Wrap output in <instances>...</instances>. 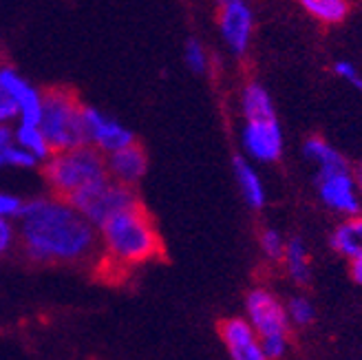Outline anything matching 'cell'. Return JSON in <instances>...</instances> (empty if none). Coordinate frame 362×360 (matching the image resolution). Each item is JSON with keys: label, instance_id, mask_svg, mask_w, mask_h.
<instances>
[{"label": "cell", "instance_id": "6da1fadb", "mask_svg": "<svg viewBox=\"0 0 362 360\" xmlns=\"http://www.w3.org/2000/svg\"><path fill=\"white\" fill-rule=\"evenodd\" d=\"M18 243L33 263L78 265L98 257V228L64 197H35L18 214Z\"/></svg>", "mask_w": 362, "mask_h": 360}, {"label": "cell", "instance_id": "5b68a950", "mask_svg": "<svg viewBox=\"0 0 362 360\" xmlns=\"http://www.w3.org/2000/svg\"><path fill=\"white\" fill-rule=\"evenodd\" d=\"M40 129L51 151H64L84 144V104L66 88H51L45 93Z\"/></svg>", "mask_w": 362, "mask_h": 360}, {"label": "cell", "instance_id": "7c38bea8", "mask_svg": "<svg viewBox=\"0 0 362 360\" xmlns=\"http://www.w3.org/2000/svg\"><path fill=\"white\" fill-rule=\"evenodd\" d=\"M148 170V157L137 141L106 155V175L126 186L139 184Z\"/></svg>", "mask_w": 362, "mask_h": 360}, {"label": "cell", "instance_id": "8992f818", "mask_svg": "<svg viewBox=\"0 0 362 360\" xmlns=\"http://www.w3.org/2000/svg\"><path fill=\"white\" fill-rule=\"evenodd\" d=\"M69 202L98 228L108 217H113L115 212L137 204L139 199H137V192L133 186L115 182L113 177L106 175V177L98 179V182L88 184L86 188L78 190L76 194H71Z\"/></svg>", "mask_w": 362, "mask_h": 360}, {"label": "cell", "instance_id": "ba28073f", "mask_svg": "<svg viewBox=\"0 0 362 360\" xmlns=\"http://www.w3.org/2000/svg\"><path fill=\"white\" fill-rule=\"evenodd\" d=\"M241 149L247 159L259 164H274L285 149V137L279 117L243 120L241 126Z\"/></svg>", "mask_w": 362, "mask_h": 360}, {"label": "cell", "instance_id": "484cf974", "mask_svg": "<svg viewBox=\"0 0 362 360\" xmlns=\"http://www.w3.org/2000/svg\"><path fill=\"white\" fill-rule=\"evenodd\" d=\"M23 199L9 192H0V217L5 219H18V214L23 210Z\"/></svg>", "mask_w": 362, "mask_h": 360}, {"label": "cell", "instance_id": "4fadbf2b", "mask_svg": "<svg viewBox=\"0 0 362 360\" xmlns=\"http://www.w3.org/2000/svg\"><path fill=\"white\" fill-rule=\"evenodd\" d=\"M232 170H234V179H237V188L247 208L261 210L267 204V192L259 170L252 166V161L247 157H239V155L232 161Z\"/></svg>", "mask_w": 362, "mask_h": 360}, {"label": "cell", "instance_id": "9c48e42d", "mask_svg": "<svg viewBox=\"0 0 362 360\" xmlns=\"http://www.w3.org/2000/svg\"><path fill=\"white\" fill-rule=\"evenodd\" d=\"M216 27H219L221 40L232 56L243 58L250 51L252 38H255V11H252L247 0H230L226 5H219Z\"/></svg>", "mask_w": 362, "mask_h": 360}, {"label": "cell", "instance_id": "4dcf8cb0", "mask_svg": "<svg viewBox=\"0 0 362 360\" xmlns=\"http://www.w3.org/2000/svg\"><path fill=\"white\" fill-rule=\"evenodd\" d=\"M214 3H216V7H219V5H226V3H230V0H214Z\"/></svg>", "mask_w": 362, "mask_h": 360}, {"label": "cell", "instance_id": "cb8c5ba5", "mask_svg": "<svg viewBox=\"0 0 362 360\" xmlns=\"http://www.w3.org/2000/svg\"><path fill=\"white\" fill-rule=\"evenodd\" d=\"M332 69H334V74L340 80H345L347 84H351L354 88H358V91L362 93V74H360V69L354 62H349V60H336Z\"/></svg>", "mask_w": 362, "mask_h": 360}, {"label": "cell", "instance_id": "9a60e30c", "mask_svg": "<svg viewBox=\"0 0 362 360\" xmlns=\"http://www.w3.org/2000/svg\"><path fill=\"white\" fill-rule=\"evenodd\" d=\"M283 265L287 277L292 279L296 285H307L312 279V255L307 248L303 237H289L285 241V252H283Z\"/></svg>", "mask_w": 362, "mask_h": 360}, {"label": "cell", "instance_id": "f546056e", "mask_svg": "<svg viewBox=\"0 0 362 360\" xmlns=\"http://www.w3.org/2000/svg\"><path fill=\"white\" fill-rule=\"evenodd\" d=\"M351 173H354V179H356V184H358V190L362 194V161H360L356 168H351Z\"/></svg>", "mask_w": 362, "mask_h": 360}, {"label": "cell", "instance_id": "5bb4252c", "mask_svg": "<svg viewBox=\"0 0 362 360\" xmlns=\"http://www.w3.org/2000/svg\"><path fill=\"white\" fill-rule=\"evenodd\" d=\"M329 245L338 257L347 261L362 259V214L342 217V221L332 230Z\"/></svg>", "mask_w": 362, "mask_h": 360}, {"label": "cell", "instance_id": "d6986e66", "mask_svg": "<svg viewBox=\"0 0 362 360\" xmlns=\"http://www.w3.org/2000/svg\"><path fill=\"white\" fill-rule=\"evenodd\" d=\"M13 141L18 146L27 149L29 153H33L40 161H45L53 151H51V144L45 135V131L40 129V124H25V122H18L16 131H13Z\"/></svg>", "mask_w": 362, "mask_h": 360}, {"label": "cell", "instance_id": "8fae6325", "mask_svg": "<svg viewBox=\"0 0 362 360\" xmlns=\"http://www.w3.org/2000/svg\"><path fill=\"white\" fill-rule=\"evenodd\" d=\"M219 338L232 360H265L257 330L245 316H230L219 323Z\"/></svg>", "mask_w": 362, "mask_h": 360}, {"label": "cell", "instance_id": "603a6c76", "mask_svg": "<svg viewBox=\"0 0 362 360\" xmlns=\"http://www.w3.org/2000/svg\"><path fill=\"white\" fill-rule=\"evenodd\" d=\"M40 164V159L35 157L33 153H29L27 149L18 146V144L13 141L9 151H7V166L11 168H35Z\"/></svg>", "mask_w": 362, "mask_h": 360}, {"label": "cell", "instance_id": "e0dca14e", "mask_svg": "<svg viewBox=\"0 0 362 360\" xmlns=\"http://www.w3.org/2000/svg\"><path fill=\"white\" fill-rule=\"evenodd\" d=\"M300 9L320 25H340L351 13V0H296Z\"/></svg>", "mask_w": 362, "mask_h": 360}, {"label": "cell", "instance_id": "30bf717a", "mask_svg": "<svg viewBox=\"0 0 362 360\" xmlns=\"http://www.w3.org/2000/svg\"><path fill=\"white\" fill-rule=\"evenodd\" d=\"M84 141L98 149L100 153L108 155L133 144L135 135L129 126L102 113L95 106H84Z\"/></svg>", "mask_w": 362, "mask_h": 360}, {"label": "cell", "instance_id": "3957f363", "mask_svg": "<svg viewBox=\"0 0 362 360\" xmlns=\"http://www.w3.org/2000/svg\"><path fill=\"white\" fill-rule=\"evenodd\" d=\"M42 173L51 192L69 199L71 194L106 177V155L84 141L74 149L53 151L45 159Z\"/></svg>", "mask_w": 362, "mask_h": 360}, {"label": "cell", "instance_id": "f1b7e54d", "mask_svg": "<svg viewBox=\"0 0 362 360\" xmlns=\"http://www.w3.org/2000/svg\"><path fill=\"white\" fill-rule=\"evenodd\" d=\"M349 274H351V279L356 281V285L362 287V259L349 261Z\"/></svg>", "mask_w": 362, "mask_h": 360}, {"label": "cell", "instance_id": "277c9868", "mask_svg": "<svg viewBox=\"0 0 362 360\" xmlns=\"http://www.w3.org/2000/svg\"><path fill=\"white\" fill-rule=\"evenodd\" d=\"M245 318L257 330L265 360L285 358L289 352V318L285 303L267 287H255L245 296Z\"/></svg>", "mask_w": 362, "mask_h": 360}, {"label": "cell", "instance_id": "4316f807", "mask_svg": "<svg viewBox=\"0 0 362 360\" xmlns=\"http://www.w3.org/2000/svg\"><path fill=\"white\" fill-rule=\"evenodd\" d=\"M16 239H18V232H16L11 219L0 217V257H5L7 252L13 248Z\"/></svg>", "mask_w": 362, "mask_h": 360}, {"label": "cell", "instance_id": "2e32d148", "mask_svg": "<svg viewBox=\"0 0 362 360\" xmlns=\"http://www.w3.org/2000/svg\"><path fill=\"white\" fill-rule=\"evenodd\" d=\"M239 109L243 120H261V117H274V100H272L269 91L257 80L243 84L241 95H239Z\"/></svg>", "mask_w": 362, "mask_h": 360}, {"label": "cell", "instance_id": "ac0fdd59", "mask_svg": "<svg viewBox=\"0 0 362 360\" xmlns=\"http://www.w3.org/2000/svg\"><path fill=\"white\" fill-rule=\"evenodd\" d=\"M303 155L312 161V164L322 170V168H336V166H347V159L338 149H334L327 139L318 135L307 137L303 144Z\"/></svg>", "mask_w": 362, "mask_h": 360}, {"label": "cell", "instance_id": "52a82bcc", "mask_svg": "<svg viewBox=\"0 0 362 360\" xmlns=\"http://www.w3.org/2000/svg\"><path fill=\"white\" fill-rule=\"evenodd\" d=\"M316 192L320 204L340 217H356L362 214V194L347 166L322 168L316 173Z\"/></svg>", "mask_w": 362, "mask_h": 360}, {"label": "cell", "instance_id": "7402d4cb", "mask_svg": "<svg viewBox=\"0 0 362 360\" xmlns=\"http://www.w3.org/2000/svg\"><path fill=\"white\" fill-rule=\"evenodd\" d=\"M184 60L186 66L197 76H204L206 71L210 69V56H208V49L199 42L197 38H190L184 47Z\"/></svg>", "mask_w": 362, "mask_h": 360}, {"label": "cell", "instance_id": "d4e9b609", "mask_svg": "<svg viewBox=\"0 0 362 360\" xmlns=\"http://www.w3.org/2000/svg\"><path fill=\"white\" fill-rule=\"evenodd\" d=\"M18 120H21V106H18V102L5 93V91H0V124H16Z\"/></svg>", "mask_w": 362, "mask_h": 360}, {"label": "cell", "instance_id": "ffe728a7", "mask_svg": "<svg viewBox=\"0 0 362 360\" xmlns=\"http://www.w3.org/2000/svg\"><path fill=\"white\" fill-rule=\"evenodd\" d=\"M285 312L289 318V325L292 327H310L312 323L316 320V308L310 296H289L285 301Z\"/></svg>", "mask_w": 362, "mask_h": 360}, {"label": "cell", "instance_id": "7a4b0ae2", "mask_svg": "<svg viewBox=\"0 0 362 360\" xmlns=\"http://www.w3.org/2000/svg\"><path fill=\"white\" fill-rule=\"evenodd\" d=\"M98 257L111 269H133L161 255V237L148 210L139 202L98 226Z\"/></svg>", "mask_w": 362, "mask_h": 360}, {"label": "cell", "instance_id": "44dd1931", "mask_svg": "<svg viewBox=\"0 0 362 360\" xmlns=\"http://www.w3.org/2000/svg\"><path fill=\"white\" fill-rule=\"evenodd\" d=\"M285 237L276 228H263L261 235H259V248H261V255L272 261V263H279L283 259V252H285Z\"/></svg>", "mask_w": 362, "mask_h": 360}, {"label": "cell", "instance_id": "83f0119b", "mask_svg": "<svg viewBox=\"0 0 362 360\" xmlns=\"http://www.w3.org/2000/svg\"><path fill=\"white\" fill-rule=\"evenodd\" d=\"M11 144H13V131L9 126L0 124V168L7 166V151Z\"/></svg>", "mask_w": 362, "mask_h": 360}]
</instances>
